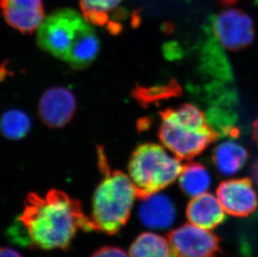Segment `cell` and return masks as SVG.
<instances>
[{
	"label": "cell",
	"mask_w": 258,
	"mask_h": 257,
	"mask_svg": "<svg viewBox=\"0 0 258 257\" xmlns=\"http://www.w3.org/2000/svg\"><path fill=\"white\" fill-rule=\"evenodd\" d=\"M79 230L96 231L81 202L54 189L44 197L28 195L22 213L9 234L15 242L32 249L66 250Z\"/></svg>",
	"instance_id": "1"
},
{
	"label": "cell",
	"mask_w": 258,
	"mask_h": 257,
	"mask_svg": "<svg viewBox=\"0 0 258 257\" xmlns=\"http://www.w3.org/2000/svg\"><path fill=\"white\" fill-rule=\"evenodd\" d=\"M39 47L74 68H86L100 50L95 29L82 14L60 9L44 18L37 29Z\"/></svg>",
	"instance_id": "2"
},
{
	"label": "cell",
	"mask_w": 258,
	"mask_h": 257,
	"mask_svg": "<svg viewBox=\"0 0 258 257\" xmlns=\"http://www.w3.org/2000/svg\"><path fill=\"white\" fill-rule=\"evenodd\" d=\"M217 136L207 115L193 104H183L161 114L159 138L162 146L180 160L200 155Z\"/></svg>",
	"instance_id": "3"
},
{
	"label": "cell",
	"mask_w": 258,
	"mask_h": 257,
	"mask_svg": "<svg viewBox=\"0 0 258 257\" xmlns=\"http://www.w3.org/2000/svg\"><path fill=\"white\" fill-rule=\"evenodd\" d=\"M142 195L132 179L124 173L106 171L95 189L92 214L90 216L96 231L115 235L127 223L135 200Z\"/></svg>",
	"instance_id": "4"
},
{
	"label": "cell",
	"mask_w": 258,
	"mask_h": 257,
	"mask_svg": "<svg viewBox=\"0 0 258 257\" xmlns=\"http://www.w3.org/2000/svg\"><path fill=\"white\" fill-rule=\"evenodd\" d=\"M182 166L180 159L166 147L147 143L133 152L128 170L130 177L145 201L175 182Z\"/></svg>",
	"instance_id": "5"
},
{
	"label": "cell",
	"mask_w": 258,
	"mask_h": 257,
	"mask_svg": "<svg viewBox=\"0 0 258 257\" xmlns=\"http://www.w3.org/2000/svg\"><path fill=\"white\" fill-rule=\"evenodd\" d=\"M208 29L213 39L229 50L246 48L255 36L251 18L237 9H229L212 16Z\"/></svg>",
	"instance_id": "6"
},
{
	"label": "cell",
	"mask_w": 258,
	"mask_h": 257,
	"mask_svg": "<svg viewBox=\"0 0 258 257\" xmlns=\"http://www.w3.org/2000/svg\"><path fill=\"white\" fill-rule=\"evenodd\" d=\"M172 257H216L220 238L209 230L185 224L167 235Z\"/></svg>",
	"instance_id": "7"
},
{
	"label": "cell",
	"mask_w": 258,
	"mask_h": 257,
	"mask_svg": "<svg viewBox=\"0 0 258 257\" xmlns=\"http://www.w3.org/2000/svg\"><path fill=\"white\" fill-rule=\"evenodd\" d=\"M217 197L225 212L230 216L247 217L257 209V196L248 178L222 182L217 188Z\"/></svg>",
	"instance_id": "8"
},
{
	"label": "cell",
	"mask_w": 258,
	"mask_h": 257,
	"mask_svg": "<svg viewBox=\"0 0 258 257\" xmlns=\"http://www.w3.org/2000/svg\"><path fill=\"white\" fill-rule=\"evenodd\" d=\"M76 109V97L67 88H50L39 100V116L51 128H61L68 124Z\"/></svg>",
	"instance_id": "9"
},
{
	"label": "cell",
	"mask_w": 258,
	"mask_h": 257,
	"mask_svg": "<svg viewBox=\"0 0 258 257\" xmlns=\"http://www.w3.org/2000/svg\"><path fill=\"white\" fill-rule=\"evenodd\" d=\"M5 21L19 31L32 33L44 20L43 0H0Z\"/></svg>",
	"instance_id": "10"
},
{
	"label": "cell",
	"mask_w": 258,
	"mask_h": 257,
	"mask_svg": "<svg viewBox=\"0 0 258 257\" xmlns=\"http://www.w3.org/2000/svg\"><path fill=\"white\" fill-rule=\"evenodd\" d=\"M185 214L190 224L206 230L216 228L226 218L217 197L207 192L193 197L188 203Z\"/></svg>",
	"instance_id": "11"
},
{
	"label": "cell",
	"mask_w": 258,
	"mask_h": 257,
	"mask_svg": "<svg viewBox=\"0 0 258 257\" xmlns=\"http://www.w3.org/2000/svg\"><path fill=\"white\" fill-rule=\"evenodd\" d=\"M246 147L233 138H227L215 146L212 161L217 171L222 175H236L248 160Z\"/></svg>",
	"instance_id": "12"
},
{
	"label": "cell",
	"mask_w": 258,
	"mask_h": 257,
	"mask_svg": "<svg viewBox=\"0 0 258 257\" xmlns=\"http://www.w3.org/2000/svg\"><path fill=\"white\" fill-rule=\"evenodd\" d=\"M140 211L141 220L152 228H166L175 219V207L171 200L161 195L154 194L145 200Z\"/></svg>",
	"instance_id": "13"
},
{
	"label": "cell",
	"mask_w": 258,
	"mask_h": 257,
	"mask_svg": "<svg viewBox=\"0 0 258 257\" xmlns=\"http://www.w3.org/2000/svg\"><path fill=\"white\" fill-rule=\"evenodd\" d=\"M178 178L180 189L191 197L206 193L212 183L209 171L199 163L191 162L183 165Z\"/></svg>",
	"instance_id": "14"
},
{
	"label": "cell",
	"mask_w": 258,
	"mask_h": 257,
	"mask_svg": "<svg viewBox=\"0 0 258 257\" xmlns=\"http://www.w3.org/2000/svg\"><path fill=\"white\" fill-rule=\"evenodd\" d=\"M130 257H171L168 240L152 232H144L132 243Z\"/></svg>",
	"instance_id": "15"
},
{
	"label": "cell",
	"mask_w": 258,
	"mask_h": 257,
	"mask_svg": "<svg viewBox=\"0 0 258 257\" xmlns=\"http://www.w3.org/2000/svg\"><path fill=\"white\" fill-rule=\"evenodd\" d=\"M124 0H79L84 17L94 25H106Z\"/></svg>",
	"instance_id": "16"
},
{
	"label": "cell",
	"mask_w": 258,
	"mask_h": 257,
	"mask_svg": "<svg viewBox=\"0 0 258 257\" xmlns=\"http://www.w3.org/2000/svg\"><path fill=\"white\" fill-rule=\"evenodd\" d=\"M31 128V119L21 109H9L0 119V130L6 138L18 141L26 136Z\"/></svg>",
	"instance_id": "17"
},
{
	"label": "cell",
	"mask_w": 258,
	"mask_h": 257,
	"mask_svg": "<svg viewBox=\"0 0 258 257\" xmlns=\"http://www.w3.org/2000/svg\"><path fill=\"white\" fill-rule=\"evenodd\" d=\"M91 257H130L121 248L105 246L94 253Z\"/></svg>",
	"instance_id": "18"
},
{
	"label": "cell",
	"mask_w": 258,
	"mask_h": 257,
	"mask_svg": "<svg viewBox=\"0 0 258 257\" xmlns=\"http://www.w3.org/2000/svg\"><path fill=\"white\" fill-rule=\"evenodd\" d=\"M0 257H21L20 253L11 248H0Z\"/></svg>",
	"instance_id": "19"
},
{
	"label": "cell",
	"mask_w": 258,
	"mask_h": 257,
	"mask_svg": "<svg viewBox=\"0 0 258 257\" xmlns=\"http://www.w3.org/2000/svg\"><path fill=\"white\" fill-rule=\"evenodd\" d=\"M251 175L252 180L258 185V159L251 166Z\"/></svg>",
	"instance_id": "20"
},
{
	"label": "cell",
	"mask_w": 258,
	"mask_h": 257,
	"mask_svg": "<svg viewBox=\"0 0 258 257\" xmlns=\"http://www.w3.org/2000/svg\"><path fill=\"white\" fill-rule=\"evenodd\" d=\"M252 134H253L254 141L258 146V118L255 120L252 128Z\"/></svg>",
	"instance_id": "21"
},
{
	"label": "cell",
	"mask_w": 258,
	"mask_h": 257,
	"mask_svg": "<svg viewBox=\"0 0 258 257\" xmlns=\"http://www.w3.org/2000/svg\"><path fill=\"white\" fill-rule=\"evenodd\" d=\"M223 2L226 3L227 5H232L234 3L236 2L237 0H222Z\"/></svg>",
	"instance_id": "22"
}]
</instances>
